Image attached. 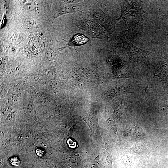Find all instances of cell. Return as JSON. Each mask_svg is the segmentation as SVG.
I'll use <instances>...</instances> for the list:
<instances>
[{
    "instance_id": "obj_9",
    "label": "cell",
    "mask_w": 168,
    "mask_h": 168,
    "mask_svg": "<svg viewBox=\"0 0 168 168\" xmlns=\"http://www.w3.org/2000/svg\"><path fill=\"white\" fill-rule=\"evenodd\" d=\"M10 161L12 165L16 166H19L20 163L19 158L16 157L12 158L10 160Z\"/></svg>"
},
{
    "instance_id": "obj_6",
    "label": "cell",
    "mask_w": 168,
    "mask_h": 168,
    "mask_svg": "<svg viewBox=\"0 0 168 168\" xmlns=\"http://www.w3.org/2000/svg\"><path fill=\"white\" fill-rule=\"evenodd\" d=\"M129 89L122 86H116L109 90L107 96L109 98H111L122 93L129 92Z\"/></svg>"
},
{
    "instance_id": "obj_8",
    "label": "cell",
    "mask_w": 168,
    "mask_h": 168,
    "mask_svg": "<svg viewBox=\"0 0 168 168\" xmlns=\"http://www.w3.org/2000/svg\"><path fill=\"white\" fill-rule=\"evenodd\" d=\"M146 146L144 143H138L133 145L131 147V150L137 153H140L143 152Z\"/></svg>"
},
{
    "instance_id": "obj_7",
    "label": "cell",
    "mask_w": 168,
    "mask_h": 168,
    "mask_svg": "<svg viewBox=\"0 0 168 168\" xmlns=\"http://www.w3.org/2000/svg\"><path fill=\"white\" fill-rule=\"evenodd\" d=\"M88 41V38L85 35L77 34L73 37L72 42L74 45L77 46L85 44Z\"/></svg>"
},
{
    "instance_id": "obj_10",
    "label": "cell",
    "mask_w": 168,
    "mask_h": 168,
    "mask_svg": "<svg viewBox=\"0 0 168 168\" xmlns=\"http://www.w3.org/2000/svg\"><path fill=\"white\" fill-rule=\"evenodd\" d=\"M36 153L39 156H42L43 155V154L44 153L43 151L42 150L41 152H40V151L38 149L36 150Z\"/></svg>"
},
{
    "instance_id": "obj_5",
    "label": "cell",
    "mask_w": 168,
    "mask_h": 168,
    "mask_svg": "<svg viewBox=\"0 0 168 168\" xmlns=\"http://www.w3.org/2000/svg\"><path fill=\"white\" fill-rule=\"evenodd\" d=\"M106 32L103 27L93 20L86 33L91 38H99L103 37Z\"/></svg>"
},
{
    "instance_id": "obj_4",
    "label": "cell",
    "mask_w": 168,
    "mask_h": 168,
    "mask_svg": "<svg viewBox=\"0 0 168 168\" xmlns=\"http://www.w3.org/2000/svg\"><path fill=\"white\" fill-rule=\"evenodd\" d=\"M72 19L74 24L79 29L86 32L93 19L86 12L74 13Z\"/></svg>"
},
{
    "instance_id": "obj_2",
    "label": "cell",
    "mask_w": 168,
    "mask_h": 168,
    "mask_svg": "<svg viewBox=\"0 0 168 168\" xmlns=\"http://www.w3.org/2000/svg\"><path fill=\"white\" fill-rule=\"evenodd\" d=\"M121 13L118 21L123 20L126 24L128 25V19L133 17L138 21L143 19L142 15L144 13L143 3L140 1H120Z\"/></svg>"
},
{
    "instance_id": "obj_1",
    "label": "cell",
    "mask_w": 168,
    "mask_h": 168,
    "mask_svg": "<svg viewBox=\"0 0 168 168\" xmlns=\"http://www.w3.org/2000/svg\"><path fill=\"white\" fill-rule=\"evenodd\" d=\"M86 6V12L95 21L107 32L113 35L116 34L115 26L119 21L118 18L104 12L95 1H89Z\"/></svg>"
},
{
    "instance_id": "obj_3",
    "label": "cell",
    "mask_w": 168,
    "mask_h": 168,
    "mask_svg": "<svg viewBox=\"0 0 168 168\" xmlns=\"http://www.w3.org/2000/svg\"><path fill=\"white\" fill-rule=\"evenodd\" d=\"M129 57L134 62L142 61L149 56L151 52L137 47L130 42L120 34L119 35Z\"/></svg>"
}]
</instances>
